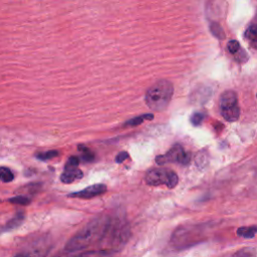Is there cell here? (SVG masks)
<instances>
[{"label":"cell","instance_id":"7","mask_svg":"<svg viewBox=\"0 0 257 257\" xmlns=\"http://www.w3.org/2000/svg\"><path fill=\"white\" fill-rule=\"evenodd\" d=\"M83 177L82 171L79 168L76 169H64L63 173L60 175V181L64 184H70Z\"/></svg>","mask_w":257,"mask_h":257},{"label":"cell","instance_id":"8","mask_svg":"<svg viewBox=\"0 0 257 257\" xmlns=\"http://www.w3.org/2000/svg\"><path fill=\"white\" fill-rule=\"evenodd\" d=\"M24 213L23 212H19L17 213L13 218H11L7 223L5 224V226H3L1 229H0V232H3V231H9V230H13L17 227H20L22 222L24 221Z\"/></svg>","mask_w":257,"mask_h":257},{"label":"cell","instance_id":"13","mask_svg":"<svg viewBox=\"0 0 257 257\" xmlns=\"http://www.w3.org/2000/svg\"><path fill=\"white\" fill-rule=\"evenodd\" d=\"M210 30L212 32L213 36L219 40H223L225 38V33L223 31V28H222L218 23L212 22L210 24Z\"/></svg>","mask_w":257,"mask_h":257},{"label":"cell","instance_id":"17","mask_svg":"<svg viewBox=\"0 0 257 257\" xmlns=\"http://www.w3.org/2000/svg\"><path fill=\"white\" fill-rule=\"evenodd\" d=\"M79 150L82 151V157H81L82 160L87 161V162H92L95 159L94 154L88 148H85L83 146H79Z\"/></svg>","mask_w":257,"mask_h":257},{"label":"cell","instance_id":"11","mask_svg":"<svg viewBox=\"0 0 257 257\" xmlns=\"http://www.w3.org/2000/svg\"><path fill=\"white\" fill-rule=\"evenodd\" d=\"M14 179V174L12 171L7 167H0V181L4 183L12 182Z\"/></svg>","mask_w":257,"mask_h":257},{"label":"cell","instance_id":"3","mask_svg":"<svg viewBox=\"0 0 257 257\" xmlns=\"http://www.w3.org/2000/svg\"><path fill=\"white\" fill-rule=\"evenodd\" d=\"M146 182L150 186H159L165 184L170 189H173L179 182L178 175L172 170L152 169L146 175Z\"/></svg>","mask_w":257,"mask_h":257},{"label":"cell","instance_id":"5","mask_svg":"<svg viewBox=\"0 0 257 257\" xmlns=\"http://www.w3.org/2000/svg\"><path fill=\"white\" fill-rule=\"evenodd\" d=\"M191 156L189 153H185L184 149L180 145L174 146L169 150L165 155L156 157V162L158 165H165L168 163H178L182 165H187L190 162Z\"/></svg>","mask_w":257,"mask_h":257},{"label":"cell","instance_id":"14","mask_svg":"<svg viewBox=\"0 0 257 257\" xmlns=\"http://www.w3.org/2000/svg\"><path fill=\"white\" fill-rule=\"evenodd\" d=\"M57 156H59L58 151H48V152H44V153H40L36 157L40 161H47L50 159H54Z\"/></svg>","mask_w":257,"mask_h":257},{"label":"cell","instance_id":"6","mask_svg":"<svg viewBox=\"0 0 257 257\" xmlns=\"http://www.w3.org/2000/svg\"><path fill=\"white\" fill-rule=\"evenodd\" d=\"M107 192V186L104 184H95L93 186L84 188L83 190L74 192L68 194L71 198H79V199H92L94 197L99 196Z\"/></svg>","mask_w":257,"mask_h":257},{"label":"cell","instance_id":"1","mask_svg":"<svg viewBox=\"0 0 257 257\" xmlns=\"http://www.w3.org/2000/svg\"><path fill=\"white\" fill-rule=\"evenodd\" d=\"M111 221L108 217L101 216L94 219L80 229L65 246L67 252H79L90 247L97 241H100L109 228Z\"/></svg>","mask_w":257,"mask_h":257},{"label":"cell","instance_id":"12","mask_svg":"<svg viewBox=\"0 0 257 257\" xmlns=\"http://www.w3.org/2000/svg\"><path fill=\"white\" fill-rule=\"evenodd\" d=\"M232 257H256L255 247H245L236 251Z\"/></svg>","mask_w":257,"mask_h":257},{"label":"cell","instance_id":"23","mask_svg":"<svg viewBox=\"0 0 257 257\" xmlns=\"http://www.w3.org/2000/svg\"><path fill=\"white\" fill-rule=\"evenodd\" d=\"M38 255H40V253H34V254H27V253H20V254H17L15 257H37Z\"/></svg>","mask_w":257,"mask_h":257},{"label":"cell","instance_id":"21","mask_svg":"<svg viewBox=\"0 0 257 257\" xmlns=\"http://www.w3.org/2000/svg\"><path fill=\"white\" fill-rule=\"evenodd\" d=\"M54 257H82V253H77V252H67L64 251L63 253H59Z\"/></svg>","mask_w":257,"mask_h":257},{"label":"cell","instance_id":"19","mask_svg":"<svg viewBox=\"0 0 257 257\" xmlns=\"http://www.w3.org/2000/svg\"><path fill=\"white\" fill-rule=\"evenodd\" d=\"M205 118V115L202 114V113H195L194 115H192L191 117V123L194 125V126H200L203 122V119Z\"/></svg>","mask_w":257,"mask_h":257},{"label":"cell","instance_id":"2","mask_svg":"<svg viewBox=\"0 0 257 257\" xmlns=\"http://www.w3.org/2000/svg\"><path fill=\"white\" fill-rule=\"evenodd\" d=\"M174 93V87L171 81L162 79L148 90L145 100L150 110L154 112H162L167 109Z\"/></svg>","mask_w":257,"mask_h":257},{"label":"cell","instance_id":"4","mask_svg":"<svg viewBox=\"0 0 257 257\" xmlns=\"http://www.w3.org/2000/svg\"><path fill=\"white\" fill-rule=\"evenodd\" d=\"M221 115L228 122H236L240 116V108L238 105V98L235 92L226 91L220 98Z\"/></svg>","mask_w":257,"mask_h":257},{"label":"cell","instance_id":"18","mask_svg":"<svg viewBox=\"0 0 257 257\" xmlns=\"http://www.w3.org/2000/svg\"><path fill=\"white\" fill-rule=\"evenodd\" d=\"M227 48L229 50V53L232 55H236L237 53H239V51L241 50L240 44H239L237 40H230L227 44Z\"/></svg>","mask_w":257,"mask_h":257},{"label":"cell","instance_id":"22","mask_svg":"<svg viewBox=\"0 0 257 257\" xmlns=\"http://www.w3.org/2000/svg\"><path fill=\"white\" fill-rule=\"evenodd\" d=\"M128 158H129V154L127 152H122V153H119V155L116 157V162L117 163H123Z\"/></svg>","mask_w":257,"mask_h":257},{"label":"cell","instance_id":"20","mask_svg":"<svg viewBox=\"0 0 257 257\" xmlns=\"http://www.w3.org/2000/svg\"><path fill=\"white\" fill-rule=\"evenodd\" d=\"M79 158L74 156L68 159V161L64 166V169H76L79 167Z\"/></svg>","mask_w":257,"mask_h":257},{"label":"cell","instance_id":"16","mask_svg":"<svg viewBox=\"0 0 257 257\" xmlns=\"http://www.w3.org/2000/svg\"><path fill=\"white\" fill-rule=\"evenodd\" d=\"M245 38L252 42H255L257 40V30L255 24H252L245 32Z\"/></svg>","mask_w":257,"mask_h":257},{"label":"cell","instance_id":"15","mask_svg":"<svg viewBox=\"0 0 257 257\" xmlns=\"http://www.w3.org/2000/svg\"><path fill=\"white\" fill-rule=\"evenodd\" d=\"M10 203H13V204H17V205H23V206H25V205H28L30 203V199L28 197H25V196H16V197H13V198H10L8 200Z\"/></svg>","mask_w":257,"mask_h":257},{"label":"cell","instance_id":"9","mask_svg":"<svg viewBox=\"0 0 257 257\" xmlns=\"http://www.w3.org/2000/svg\"><path fill=\"white\" fill-rule=\"evenodd\" d=\"M257 228L256 226H248V227H240L237 230V235L246 238V239H252L256 235Z\"/></svg>","mask_w":257,"mask_h":257},{"label":"cell","instance_id":"10","mask_svg":"<svg viewBox=\"0 0 257 257\" xmlns=\"http://www.w3.org/2000/svg\"><path fill=\"white\" fill-rule=\"evenodd\" d=\"M154 119V115L153 114H147V115H142L140 117H137L134 119H129V121L125 124V126H129V127H136V126H139L141 125L145 119H148V121H151V119Z\"/></svg>","mask_w":257,"mask_h":257}]
</instances>
